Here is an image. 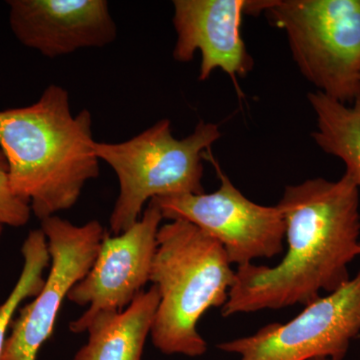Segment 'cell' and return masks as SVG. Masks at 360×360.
<instances>
[{
  "label": "cell",
  "instance_id": "obj_1",
  "mask_svg": "<svg viewBox=\"0 0 360 360\" xmlns=\"http://www.w3.org/2000/svg\"><path fill=\"white\" fill-rule=\"evenodd\" d=\"M276 206L288 251L276 266H238L224 317L305 307L350 279L348 265L360 255V213L359 188L349 175L288 186Z\"/></svg>",
  "mask_w": 360,
  "mask_h": 360
},
{
  "label": "cell",
  "instance_id": "obj_2",
  "mask_svg": "<svg viewBox=\"0 0 360 360\" xmlns=\"http://www.w3.org/2000/svg\"><path fill=\"white\" fill-rule=\"evenodd\" d=\"M92 117L73 115L68 92L51 84L37 103L0 110V150L11 188L41 221L75 205L87 181L99 174Z\"/></svg>",
  "mask_w": 360,
  "mask_h": 360
},
{
  "label": "cell",
  "instance_id": "obj_3",
  "mask_svg": "<svg viewBox=\"0 0 360 360\" xmlns=\"http://www.w3.org/2000/svg\"><path fill=\"white\" fill-rule=\"evenodd\" d=\"M234 281L219 241L186 220L161 225L149 279L160 293L150 333L155 347L168 355L205 354L198 321L207 310L224 307Z\"/></svg>",
  "mask_w": 360,
  "mask_h": 360
},
{
  "label": "cell",
  "instance_id": "obj_4",
  "mask_svg": "<svg viewBox=\"0 0 360 360\" xmlns=\"http://www.w3.org/2000/svg\"><path fill=\"white\" fill-rule=\"evenodd\" d=\"M220 136L219 125L200 122L193 134L177 139L169 120H161L129 141L94 142L97 158L112 168L120 184L110 219L112 236L136 224L153 198L205 193L203 156Z\"/></svg>",
  "mask_w": 360,
  "mask_h": 360
},
{
  "label": "cell",
  "instance_id": "obj_5",
  "mask_svg": "<svg viewBox=\"0 0 360 360\" xmlns=\"http://www.w3.org/2000/svg\"><path fill=\"white\" fill-rule=\"evenodd\" d=\"M303 77L341 103L360 94V0H269Z\"/></svg>",
  "mask_w": 360,
  "mask_h": 360
},
{
  "label": "cell",
  "instance_id": "obj_6",
  "mask_svg": "<svg viewBox=\"0 0 360 360\" xmlns=\"http://www.w3.org/2000/svg\"><path fill=\"white\" fill-rule=\"evenodd\" d=\"M217 167L220 186L214 193L165 196L149 202L158 206L163 219L186 220L219 241L231 264L241 266L281 255L285 222L281 210L248 200Z\"/></svg>",
  "mask_w": 360,
  "mask_h": 360
},
{
  "label": "cell",
  "instance_id": "obj_7",
  "mask_svg": "<svg viewBox=\"0 0 360 360\" xmlns=\"http://www.w3.org/2000/svg\"><path fill=\"white\" fill-rule=\"evenodd\" d=\"M360 333V270L333 292L305 305L286 323H270L255 335L219 343L240 360H343Z\"/></svg>",
  "mask_w": 360,
  "mask_h": 360
},
{
  "label": "cell",
  "instance_id": "obj_8",
  "mask_svg": "<svg viewBox=\"0 0 360 360\" xmlns=\"http://www.w3.org/2000/svg\"><path fill=\"white\" fill-rule=\"evenodd\" d=\"M51 267L39 295L11 323L0 360H37L53 333L63 300L89 274L108 231L97 220L75 225L58 215L41 220Z\"/></svg>",
  "mask_w": 360,
  "mask_h": 360
},
{
  "label": "cell",
  "instance_id": "obj_9",
  "mask_svg": "<svg viewBox=\"0 0 360 360\" xmlns=\"http://www.w3.org/2000/svg\"><path fill=\"white\" fill-rule=\"evenodd\" d=\"M163 217L149 202L141 219L117 236H104L94 265L68 293L70 302L89 309L70 322L73 333H84L94 317L127 309L150 279Z\"/></svg>",
  "mask_w": 360,
  "mask_h": 360
},
{
  "label": "cell",
  "instance_id": "obj_10",
  "mask_svg": "<svg viewBox=\"0 0 360 360\" xmlns=\"http://www.w3.org/2000/svg\"><path fill=\"white\" fill-rule=\"evenodd\" d=\"M267 4L269 0H175L174 58L188 63L200 51L201 82L217 70L234 82L246 77L255 61L241 35L243 16L264 13Z\"/></svg>",
  "mask_w": 360,
  "mask_h": 360
},
{
  "label": "cell",
  "instance_id": "obj_11",
  "mask_svg": "<svg viewBox=\"0 0 360 360\" xmlns=\"http://www.w3.org/2000/svg\"><path fill=\"white\" fill-rule=\"evenodd\" d=\"M14 37L46 58L112 44L117 28L105 0H9Z\"/></svg>",
  "mask_w": 360,
  "mask_h": 360
},
{
  "label": "cell",
  "instance_id": "obj_12",
  "mask_svg": "<svg viewBox=\"0 0 360 360\" xmlns=\"http://www.w3.org/2000/svg\"><path fill=\"white\" fill-rule=\"evenodd\" d=\"M158 304L160 293L151 285L122 311L97 315L87 326L86 345L73 360H141Z\"/></svg>",
  "mask_w": 360,
  "mask_h": 360
},
{
  "label": "cell",
  "instance_id": "obj_13",
  "mask_svg": "<svg viewBox=\"0 0 360 360\" xmlns=\"http://www.w3.org/2000/svg\"><path fill=\"white\" fill-rule=\"evenodd\" d=\"M309 101L316 116L312 139L321 150L340 158L360 188V94L354 103H341L322 92H310Z\"/></svg>",
  "mask_w": 360,
  "mask_h": 360
},
{
  "label": "cell",
  "instance_id": "obj_14",
  "mask_svg": "<svg viewBox=\"0 0 360 360\" xmlns=\"http://www.w3.org/2000/svg\"><path fill=\"white\" fill-rule=\"evenodd\" d=\"M23 266L8 297L0 305V356L6 340L7 329L11 326L13 316L21 303L39 295L44 286V272L51 265V255L46 238L41 229L28 233L21 248Z\"/></svg>",
  "mask_w": 360,
  "mask_h": 360
},
{
  "label": "cell",
  "instance_id": "obj_15",
  "mask_svg": "<svg viewBox=\"0 0 360 360\" xmlns=\"http://www.w3.org/2000/svg\"><path fill=\"white\" fill-rule=\"evenodd\" d=\"M32 213L30 202L13 193L9 179L8 162L0 150V225L25 226L30 221Z\"/></svg>",
  "mask_w": 360,
  "mask_h": 360
},
{
  "label": "cell",
  "instance_id": "obj_16",
  "mask_svg": "<svg viewBox=\"0 0 360 360\" xmlns=\"http://www.w3.org/2000/svg\"><path fill=\"white\" fill-rule=\"evenodd\" d=\"M310 360H331V359H323V357H319V359H310Z\"/></svg>",
  "mask_w": 360,
  "mask_h": 360
},
{
  "label": "cell",
  "instance_id": "obj_17",
  "mask_svg": "<svg viewBox=\"0 0 360 360\" xmlns=\"http://www.w3.org/2000/svg\"><path fill=\"white\" fill-rule=\"evenodd\" d=\"M2 231H4V226L0 225V238H1Z\"/></svg>",
  "mask_w": 360,
  "mask_h": 360
}]
</instances>
